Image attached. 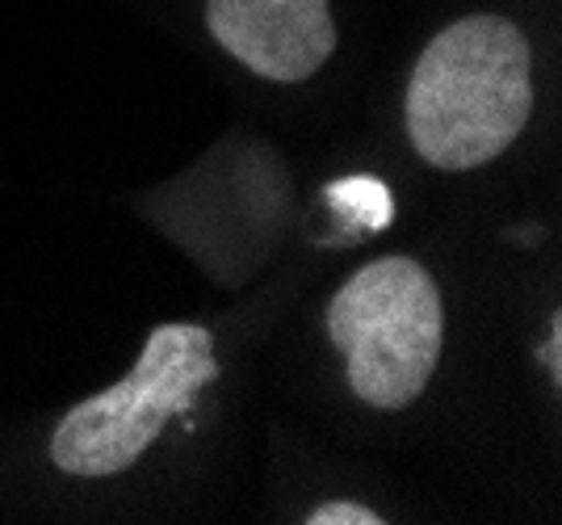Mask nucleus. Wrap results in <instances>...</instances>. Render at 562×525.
<instances>
[{
  "mask_svg": "<svg viewBox=\"0 0 562 525\" xmlns=\"http://www.w3.org/2000/svg\"><path fill=\"white\" fill-rule=\"evenodd\" d=\"M331 202V211L340 219L345 236H366V232H382L395 219V198L378 177H345L328 186L324 193Z\"/></svg>",
  "mask_w": 562,
  "mask_h": 525,
  "instance_id": "5",
  "label": "nucleus"
},
{
  "mask_svg": "<svg viewBox=\"0 0 562 525\" xmlns=\"http://www.w3.org/2000/svg\"><path fill=\"white\" fill-rule=\"evenodd\" d=\"M303 522L306 525H382L386 517H378L374 509H366V504L331 501V504H319L315 513H306Z\"/></svg>",
  "mask_w": 562,
  "mask_h": 525,
  "instance_id": "6",
  "label": "nucleus"
},
{
  "mask_svg": "<svg viewBox=\"0 0 562 525\" xmlns=\"http://www.w3.org/2000/svg\"><path fill=\"white\" fill-rule=\"evenodd\" d=\"M328 333L345 354L357 400L398 412L428 387L441 358V290L412 257L370 261L336 290L328 303Z\"/></svg>",
  "mask_w": 562,
  "mask_h": 525,
  "instance_id": "2",
  "label": "nucleus"
},
{
  "mask_svg": "<svg viewBox=\"0 0 562 525\" xmlns=\"http://www.w3.org/2000/svg\"><path fill=\"white\" fill-rule=\"evenodd\" d=\"M206 25L248 72L278 85L315 76L336 51L331 0H206Z\"/></svg>",
  "mask_w": 562,
  "mask_h": 525,
  "instance_id": "4",
  "label": "nucleus"
},
{
  "mask_svg": "<svg viewBox=\"0 0 562 525\" xmlns=\"http://www.w3.org/2000/svg\"><path fill=\"white\" fill-rule=\"evenodd\" d=\"M403 114L416 152L446 172L504 156L533 114V51L525 34L495 13L446 25L407 80Z\"/></svg>",
  "mask_w": 562,
  "mask_h": 525,
  "instance_id": "1",
  "label": "nucleus"
},
{
  "mask_svg": "<svg viewBox=\"0 0 562 525\" xmlns=\"http://www.w3.org/2000/svg\"><path fill=\"white\" fill-rule=\"evenodd\" d=\"M214 379V336L202 324H160L126 379L68 407L50 437V462L76 479H105L135 467L168 421Z\"/></svg>",
  "mask_w": 562,
  "mask_h": 525,
  "instance_id": "3",
  "label": "nucleus"
},
{
  "mask_svg": "<svg viewBox=\"0 0 562 525\" xmlns=\"http://www.w3.org/2000/svg\"><path fill=\"white\" fill-rule=\"evenodd\" d=\"M559 340H562V320H554V333H550V345H546V361H550L554 379H559Z\"/></svg>",
  "mask_w": 562,
  "mask_h": 525,
  "instance_id": "7",
  "label": "nucleus"
}]
</instances>
